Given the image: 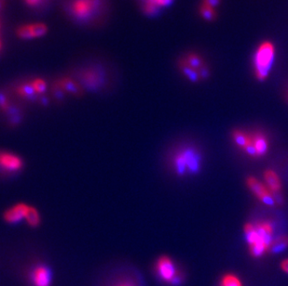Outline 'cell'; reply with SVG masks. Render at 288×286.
<instances>
[{"instance_id":"cell-6","label":"cell","mask_w":288,"mask_h":286,"mask_svg":"<svg viewBox=\"0 0 288 286\" xmlns=\"http://www.w3.org/2000/svg\"><path fill=\"white\" fill-rule=\"evenodd\" d=\"M25 167V162L20 154L8 150L0 149V176L14 177Z\"/></svg>"},{"instance_id":"cell-23","label":"cell","mask_w":288,"mask_h":286,"mask_svg":"<svg viewBox=\"0 0 288 286\" xmlns=\"http://www.w3.org/2000/svg\"><path fill=\"white\" fill-rule=\"evenodd\" d=\"M281 268H282V270L285 272V273H287L288 274V259H284L282 261V263H281Z\"/></svg>"},{"instance_id":"cell-8","label":"cell","mask_w":288,"mask_h":286,"mask_svg":"<svg viewBox=\"0 0 288 286\" xmlns=\"http://www.w3.org/2000/svg\"><path fill=\"white\" fill-rule=\"evenodd\" d=\"M246 185L261 203L266 204L268 206L276 205L273 193H271L266 185L260 182L257 178H255V176H248L246 180Z\"/></svg>"},{"instance_id":"cell-13","label":"cell","mask_w":288,"mask_h":286,"mask_svg":"<svg viewBox=\"0 0 288 286\" xmlns=\"http://www.w3.org/2000/svg\"><path fill=\"white\" fill-rule=\"evenodd\" d=\"M263 176H264L265 185L271 191V193H273V194L281 193L282 182H281V180H280V177L275 171L268 169L264 172Z\"/></svg>"},{"instance_id":"cell-20","label":"cell","mask_w":288,"mask_h":286,"mask_svg":"<svg viewBox=\"0 0 288 286\" xmlns=\"http://www.w3.org/2000/svg\"><path fill=\"white\" fill-rule=\"evenodd\" d=\"M220 286H243V282L238 276L233 273H227L222 276Z\"/></svg>"},{"instance_id":"cell-19","label":"cell","mask_w":288,"mask_h":286,"mask_svg":"<svg viewBox=\"0 0 288 286\" xmlns=\"http://www.w3.org/2000/svg\"><path fill=\"white\" fill-rule=\"evenodd\" d=\"M199 14L203 19H205L208 22L214 21L216 18V8L201 1V4L199 6Z\"/></svg>"},{"instance_id":"cell-12","label":"cell","mask_w":288,"mask_h":286,"mask_svg":"<svg viewBox=\"0 0 288 286\" xmlns=\"http://www.w3.org/2000/svg\"><path fill=\"white\" fill-rule=\"evenodd\" d=\"M251 141L254 145L257 157H262L269 151V139L266 135L261 131L250 133Z\"/></svg>"},{"instance_id":"cell-5","label":"cell","mask_w":288,"mask_h":286,"mask_svg":"<svg viewBox=\"0 0 288 286\" xmlns=\"http://www.w3.org/2000/svg\"><path fill=\"white\" fill-rule=\"evenodd\" d=\"M155 271L157 276L167 284L180 285L184 281L183 272L168 256H161L157 259Z\"/></svg>"},{"instance_id":"cell-24","label":"cell","mask_w":288,"mask_h":286,"mask_svg":"<svg viewBox=\"0 0 288 286\" xmlns=\"http://www.w3.org/2000/svg\"><path fill=\"white\" fill-rule=\"evenodd\" d=\"M1 7H2V1L0 0V10H1Z\"/></svg>"},{"instance_id":"cell-15","label":"cell","mask_w":288,"mask_h":286,"mask_svg":"<svg viewBox=\"0 0 288 286\" xmlns=\"http://www.w3.org/2000/svg\"><path fill=\"white\" fill-rule=\"evenodd\" d=\"M25 222L27 223V225L31 228H38L40 223H41V217L39 214V210L36 207H34L32 205L29 206L27 213L24 218Z\"/></svg>"},{"instance_id":"cell-2","label":"cell","mask_w":288,"mask_h":286,"mask_svg":"<svg viewBox=\"0 0 288 286\" xmlns=\"http://www.w3.org/2000/svg\"><path fill=\"white\" fill-rule=\"evenodd\" d=\"M67 16L81 24H92L103 16L105 0H66Z\"/></svg>"},{"instance_id":"cell-3","label":"cell","mask_w":288,"mask_h":286,"mask_svg":"<svg viewBox=\"0 0 288 286\" xmlns=\"http://www.w3.org/2000/svg\"><path fill=\"white\" fill-rule=\"evenodd\" d=\"M276 58V48L272 41H263L257 46L253 56V70L255 78L264 81L270 76Z\"/></svg>"},{"instance_id":"cell-7","label":"cell","mask_w":288,"mask_h":286,"mask_svg":"<svg viewBox=\"0 0 288 286\" xmlns=\"http://www.w3.org/2000/svg\"><path fill=\"white\" fill-rule=\"evenodd\" d=\"M48 32L49 27L45 22H29L18 26L15 31V34L19 39L32 40L43 38Z\"/></svg>"},{"instance_id":"cell-22","label":"cell","mask_w":288,"mask_h":286,"mask_svg":"<svg viewBox=\"0 0 288 286\" xmlns=\"http://www.w3.org/2000/svg\"><path fill=\"white\" fill-rule=\"evenodd\" d=\"M23 2L31 9H37L42 5L45 0H23Z\"/></svg>"},{"instance_id":"cell-18","label":"cell","mask_w":288,"mask_h":286,"mask_svg":"<svg viewBox=\"0 0 288 286\" xmlns=\"http://www.w3.org/2000/svg\"><path fill=\"white\" fill-rule=\"evenodd\" d=\"M233 139L234 143L241 150H244L250 141V134L243 130H234L233 132Z\"/></svg>"},{"instance_id":"cell-25","label":"cell","mask_w":288,"mask_h":286,"mask_svg":"<svg viewBox=\"0 0 288 286\" xmlns=\"http://www.w3.org/2000/svg\"><path fill=\"white\" fill-rule=\"evenodd\" d=\"M142 1H144V0H142Z\"/></svg>"},{"instance_id":"cell-17","label":"cell","mask_w":288,"mask_h":286,"mask_svg":"<svg viewBox=\"0 0 288 286\" xmlns=\"http://www.w3.org/2000/svg\"><path fill=\"white\" fill-rule=\"evenodd\" d=\"M31 87L33 88L34 92L36 93L37 96H40L47 91L48 89V83L45 80L44 78L41 77H35L29 80Z\"/></svg>"},{"instance_id":"cell-10","label":"cell","mask_w":288,"mask_h":286,"mask_svg":"<svg viewBox=\"0 0 288 286\" xmlns=\"http://www.w3.org/2000/svg\"><path fill=\"white\" fill-rule=\"evenodd\" d=\"M30 278L34 286H50L51 270L46 265L39 263L34 266L30 272Z\"/></svg>"},{"instance_id":"cell-9","label":"cell","mask_w":288,"mask_h":286,"mask_svg":"<svg viewBox=\"0 0 288 286\" xmlns=\"http://www.w3.org/2000/svg\"><path fill=\"white\" fill-rule=\"evenodd\" d=\"M29 206V204L24 203H18L11 205V207L4 211L3 220L10 225L18 224L22 220H24Z\"/></svg>"},{"instance_id":"cell-4","label":"cell","mask_w":288,"mask_h":286,"mask_svg":"<svg viewBox=\"0 0 288 286\" xmlns=\"http://www.w3.org/2000/svg\"><path fill=\"white\" fill-rule=\"evenodd\" d=\"M179 70L190 82L197 83L209 77L207 62L201 56L190 52L182 57L178 63Z\"/></svg>"},{"instance_id":"cell-21","label":"cell","mask_w":288,"mask_h":286,"mask_svg":"<svg viewBox=\"0 0 288 286\" xmlns=\"http://www.w3.org/2000/svg\"><path fill=\"white\" fill-rule=\"evenodd\" d=\"M114 286H136V282L133 278H122V280L115 283Z\"/></svg>"},{"instance_id":"cell-1","label":"cell","mask_w":288,"mask_h":286,"mask_svg":"<svg viewBox=\"0 0 288 286\" xmlns=\"http://www.w3.org/2000/svg\"><path fill=\"white\" fill-rule=\"evenodd\" d=\"M171 170L179 176L199 173L201 166L200 153L193 146H181L175 149L169 156Z\"/></svg>"},{"instance_id":"cell-14","label":"cell","mask_w":288,"mask_h":286,"mask_svg":"<svg viewBox=\"0 0 288 286\" xmlns=\"http://www.w3.org/2000/svg\"><path fill=\"white\" fill-rule=\"evenodd\" d=\"M254 224L260 236L262 239H264L267 242L272 244L273 241V233H274V227L272 225V222L269 220H261Z\"/></svg>"},{"instance_id":"cell-11","label":"cell","mask_w":288,"mask_h":286,"mask_svg":"<svg viewBox=\"0 0 288 286\" xmlns=\"http://www.w3.org/2000/svg\"><path fill=\"white\" fill-rule=\"evenodd\" d=\"M174 0H144L142 1L141 11L147 16H155L162 9L172 5Z\"/></svg>"},{"instance_id":"cell-16","label":"cell","mask_w":288,"mask_h":286,"mask_svg":"<svg viewBox=\"0 0 288 286\" xmlns=\"http://www.w3.org/2000/svg\"><path fill=\"white\" fill-rule=\"evenodd\" d=\"M288 247L287 235H280L273 239L270 246V252L273 254L281 253Z\"/></svg>"}]
</instances>
